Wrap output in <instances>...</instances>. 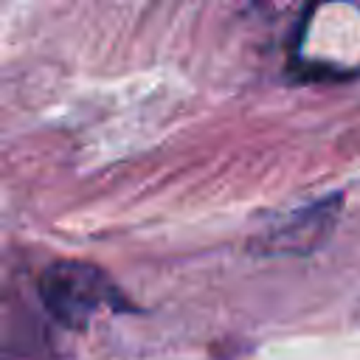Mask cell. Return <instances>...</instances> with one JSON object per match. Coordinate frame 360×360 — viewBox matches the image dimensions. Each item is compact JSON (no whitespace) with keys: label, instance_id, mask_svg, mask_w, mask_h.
Wrapping results in <instances>:
<instances>
[{"label":"cell","instance_id":"obj_1","mask_svg":"<svg viewBox=\"0 0 360 360\" xmlns=\"http://www.w3.org/2000/svg\"><path fill=\"white\" fill-rule=\"evenodd\" d=\"M37 292L45 312L65 329L84 332L101 309H132L118 284L96 264L79 259H59L37 278Z\"/></svg>","mask_w":360,"mask_h":360},{"label":"cell","instance_id":"obj_2","mask_svg":"<svg viewBox=\"0 0 360 360\" xmlns=\"http://www.w3.org/2000/svg\"><path fill=\"white\" fill-rule=\"evenodd\" d=\"M340 205H343V194H332L326 200H315V202L287 214L284 219L273 222L270 228H264L250 242V250L264 253V256L312 253L329 239V233H332V228L338 222Z\"/></svg>","mask_w":360,"mask_h":360}]
</instances>
